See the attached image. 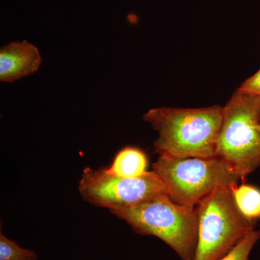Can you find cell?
<instances>
[{"mask_svg": "<svg viewBox=\"0 0 260 260\" xmlns=\"http://www.w3.org/2000/svg\"><path fill=\"white\" fill-rule=\"evenodd\" d=\"M158 133L155 153L174 158H213L223 121V107L158 108L143 116Z\"/></svg>", "mask_w": 260, "mask_h": 260, "instance_id": "1", "label": "cell"}, {"mask_svg": "<svg viewBox=\"0 0 260 260\" xmlns=\"http://www.w3.org/2000/svg\"><path fill=\"white\" fill-rule=\"evenodd\" d=\"M110 213L125 221L137 234L158 238L181 260L194 259L198 234L196 208L178 204L164 193Z\"/></svg>", "mask_w": 260, "mask_h": 260, "instance_id": "2", "label": "cell"}, {"mask_svg": "<svg viewBox=\"0 0 260 260\" xmlns=\"http://www.w3.org/2000/svg\"><path fill=\"white\" fill-rule=\"evenodd\" d=\"M260 95L239 88L223 107L216 157L240 179L260 167Z\"/></svg>", "mask_w": 260, "mask_h": 260, "instance_id": "3", "label": "cell"}, {"mask_svg": "<svg viewBox=\"0 0 260 260\" xmlns=\"http://www.w3.org/2000/svg\"><path fill=\"white\" fill-rule=\"evenodd\" d=\"M232 188H217L197 205L198 244L194 260H220L254 229L238 208Z\"/></svg>", "mask_w": 260, "mask_h": 260, "instance_id": "4", "label": "cell"}, {"mask_svg": "<svg viewBox=\"0 0 260 260\" xmlns=\"http://www.w3.org/2000/svg\"><path fill=\"white\" fill-rule=\"evenodd\" d=\"M153 171L168 194L178 204L196 208L202 200L221 186L234 188L240 178L223 159L174 158L159 155Z\"/></svg>", "mask_w": 260, "mask_h": 260, "instance_id": "5", "label": "cell"}, {"mask_svg": "<svg viewBox=\"0 0 260 260\" xmlns=\"http://www.w3.org/2000/svg\"><path fill=\"white\" fill-rule=\"evenodd\" d=\"M78 191L84 201L110 212L167 193L161 179L153 170L141 177L123 178L109 174L106 167L84 168Z\"/></svg>", "mask_w": 260, "mask_h": 260, "instance_id": "6", "label": "cell"}, {"mask_svg": "<svg viewBox=\"0 0 260 260\" xmlns=\"http://www.w3.org/2000/svg\"><path fill=\"white\" fill-rule=\"evenodd\" d=\"M41 64L35 46L26 41L10 43L0 49V80L13 83L37 72Z\"/></svg>", "mask_w": 260, "mask_h": 260, "instance_id": "7", "label": "cell"}, {"mask_svg": "<svg viewBox=\"0 0 260 260\" xmlns=\"http://www.w3.org/2000/svg\"><path fill=\"white\" fill-rule=\"evenodd\" d=\"M147 155L140 148L127 146L116 154L110 166L106 167L107 172L116 177H139L148 172Z\"/></svg>", "mask_w": 260, "mask_h": 260, "instance_id": "8", "label": "cell"}, {"mask_svg": "<svg viewBox=\"0 0 260 260\" xmlns=\"http://www.w3.org/2000/svg\"><path fill=\"white\" fill-rule=\"evenodd\" d=\"M238 208L251 220L260 218V190L255 186L242 184L232 189Z\"/></svg>", "mask_w": 260, "mask_h": 260, "instance_id": "9", "label": "cell"}, {"mask_svg": "<svg viewBox=\"0 0 260 260\" xmlns=\"http://www.w3.org/2000/svg\"><path fill=\"white\" fill-rule=\"evenodd\" d=\"M0 260H39L37 252L18 245L0 232Z\"/></svg>", "mask_w": 260, "mask_h": 260, "instance_id": "10", "label": "cell"}, {"mask_svg": "<svg viewBox=\"0 0 260 260\" xmlns=\"http://www.w3.org/2000/svg\"><path fill=\"white\" fill-rule=\"evenodd\" d=\"M259 240L260 231L253 230L220 260H249L251 250Z\"/></svg>", "mask_w": 260, "mask_h": 260, "instance_id": "11", "label": "cell"}, {"mask_svg": "<svg viewBox=\"0 0 260 260\" xmlns=\"http://www.w3.org/2000/svg\"><path fill=\"white\" fill-rule=\"evenodd\" d=\"M239 88L260 95V69L257 73L245 80Z\"/></svg>", "mask_w": 260, "mask_h": 260, "instance_id": "12", "label": "cell"}, {"mask_svg": "<svg viewBox=\"0 0 260 260\" xmlns=\"http://www.w3.org/2000/svg\"><path fill=\"white\" fill-rule=\"evenodd\" d=\"M258 129H259V131L260 132V124H259V126H258Z\"/></svg>", "mask_w": 260, "mask_h": 260, "instance_id": "13", "label": "cell"}]
</instances>
